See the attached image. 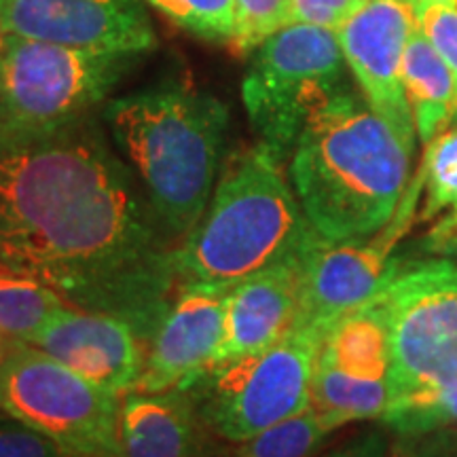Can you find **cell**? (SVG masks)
Instances as JSON below:
<instances>
[{"mask_svg": "<svg viewBox=\"0 0 457 457\" xmlns=\"http://www.w3.org/2000/svg\"><path fill=\"white\" fill-rule=\"evenodd\" d=\"M176 242L94 117L49 134L0 136V262L71 307L148 337L180 288Z\"/></svg>", "mask_w": 457, "mask_h": 457, "instance_id": "6da1fadb", "label": "cell"}, {"mask_svg": "<svg viewBox=\"0 0 457 457\" xmlns=\"http://www.w3.org/2000/svg\"><path fill=\"white\" fill-rule=\"evenodd\" d=\"M413 153L352 85L316 108L288 157L307 220L333 242L364 239L396 214Z\"/></svg>", "mask_w": 457, "mask_h": 457, "instance_id": "7a4b0ae2", "label": "cell"}, {"mask_svg": "<svg viewBox=\"0 0 457 457\" xmlns=\"http://www.w3.org/2000/svg\"><path fill=\"white\" fill-rule=\"evenodd\" d=\"M102 121L176 244L212 199L225 162L228 108L182 81L108 100Z\"/></svg>", "mask_w": 457, "mask_h": 457, "instance_id": "3957f363", "label": "cell"}, {"mask_svg": "<svg viewBox=\"0 0 457 457\" xmlns=\"http://www.w3.org/2000/svg\"><path fill=\"white\" fill-rule=\"evenodd\" d=\"M282 165L262 142L227 159L202 219L174 248L179 286H233L303 254L318 231Z\"/></svg>", "mask_w": 457, "mask_h": 457, "instance_id": "277c9868", "label": "cell"}, {"mask_svg": "<svg viewBox=\"0 0 457 457\" xmlns=\"http://www.w3.org/2000/svg\"><path fill=\"white\" fill-rule=\"evenodd\" d=\"M140 57L9 34L0 54V136L49 134L94 117Z\"/></svg>", "mask_w": 457, "mask_h": 457, "instance_id": "5b68a950", "label": "cell"}, {"mask_svg": "<svg viewBox=\"0 0 457 457\" xmlns=\"http://www.w3.org/2000/svg\"><path fill=\"white\" fill-rule=\"evenodd\" d=\"M322 337L290 328L276 345L212 362L185 390L220 443L239 445L310 409Z\"/></svg>", "mask_w": 457, "mask_h": 457, "instance_id": "8992f818", "label": "cell"}, {"mask_svg": "<svg viewBox=\"0 0 457 457\" xmlns=\"http://www.w3.org/2000/svg\"><path fill=\"white\" fill-rule=\"evenodd\" d=\"M337 34L290 24L250 54L242 100L250 123L270 151L286 163L313 111L350 85Z\"/></svg>", "mask_w": 457, "mask_h": 457, "instance_id": "52a82bcc", "label": "cell"}, {"mask_svg": "<svg viewBox=\"0 0 457 457\" xmlns=\"http://www.w3.org/2000/svg\"><path fill=\"white\" fill-rule=\"evenodd\" d=\"M0 411L71 457H121V398L28 343L0 367Z\"/></svg>", "mask_w": 457, "mask_h": 457, "instance_id": "ba28073f", "label": "cell"}, {"mask_svg": "<svg viewBox=\"0 0 457 457\" xmlns=\"http://www.w3.org/2000/svg\"><path fill=\"white\" fill-rule=\"evenodd\" d=\"M394 398L457 386V262H404L386 286Z\"/></svg>", "mask_w": 457, "mask_h": 457, "instance_id": "9c48e42d", "label": "cell"}, {"mask_svg": "<svg viewBox=\"0 0 457 457\" xmlns=\"http://www.w3.org/2000/svg\"><path fill=\"white\" fill-rule=\"evenodd\" d=\"M421 176L409 182L392 220L375 236L333 242L318 233L303 253L301 296L293 328L313 330L324 339L345 313L377 296L404 265L396 245L413 227L421 197Z\"/></svg>", "mask_w": 457, "mask_h": 457, "instance_id": "30bf717a", "label": "cell"}, {"mask_svg": "<svg viewBox=\"0 0 457 457\" xmlns=\"http://www.w3.org/2000/svg\"><path fill=\"white\" fill-rule=\"evenodd\" d=\"M415 30V0H367L337 30L360 94L415 155L417 131L403 87V57Z\"/></svg>", "mask_w": 457, "mask_h": 457, "instance_id": "8fae6325", "label": "cell"}, {"mask_svg": "<svg viewBox=\"0 0 457 457\" xmlns=\"http://www.w3.org/2000/svg\"><path fill=\"white\" fill-rule=\"evenodd\" d=\"M0 24L13 37L100 54L145 55L157 45L145 0H0Z\"/></svg>", "mask_w": 457, "mask_h": 457, "instance_id": "7c38bea8", "label": "cell"}, {"mask_svg": "<svg viewBox=\"0 0 457 457\" xmlns=\"http://www.w3.org/2000/svg\"><path fill=\"white\" fill-rule=\"evenodd\" d=\"M231 286L187 284L176 290L145 345L142 373L131 392H168L187 386L219 356L225 303Z\"/></svg>", "mask_w": 457, "mask_h": 457, "instance_id": "4fadbf2b", "label": "cell"}, {"mask_svg": "<svg viewBox=\"0 0 457 457\" xmlns=\"http://www.w3.org/2000/svg\"><path fill=\"white\" fill-rule=\"evenodd\" d=\"M102 390H134L145 362V343L123 318L66 305L28 341Z\"/></svg>", "mask_w": 457, "mask_h": 457, "instance_id": "5bb4252c", "label": "cell"}, {"mask_svg": "<svg viewBox=\"0 0 457 457\" xmlns=\"http://www.w3.org/2000/svg\"><path fill=\"white\" fill-rule=\"evenodd\" d=\"M301 262L303 254L231 286L222 343L214 362L267 350L293 328L299 312Z\"/></svg>", "mask_w": 457, "mask_h": 457, "instance_id": "9a60e30c", "label": "cell"}, {"mask_svg": "<svg viewBox=\"0 0 457 457\" xmlns=\"http://www.w3.org/2000/svg\"><path fill=\"white\" fill-rule=\"evenodd\" d=\"M121 457H220L212 432L195 403L180 387L168 392H128L121 398Z\"/></svg>", "mask_w": 457, "mask_h": 457, "instance_id": "2e32d148", "label": "cell"}, {"mask_svg": "<svg viewBox=\"0 0 457 457\" xmlns=\"http://www.w3.org/2000/svg\"><path fill=\"white\" fill-rule=\"evenodd\" d=\"M316 364L364 379H390L392 312L386 290L337 320L324 335Z\"/></svg>", "mask_w": 457, "mask_h": 457, "instance_id": "e0dca14e", "label": "cell"}, {"mask_svg": "<svg viewBox=\"0 0 457 457\" xmlns=\"http://www.w3.org/2000/svg\"><path fill=\"white\" fill-rule=\"evenodd\" d=\"M403 87L413 114L417 140L428 145L457 112V81L417 28L404 49Z\"/></svg>", "mask_w": 457, "mask_h": 457, "instance_id": "ac0fdd59", "label": "cell"}, {"mask_svg": "<svg viewBox=\"0 0 457 457\" xmlns=\"http://www.w3.org/2000/svg\"><path fill=\"white\" fill-rule=\"evenodd\" d=\"M392 400L390 379H364L322 364L313 370L310 409L333 432L353 421L381 420Z\"/></svg>", "mask_w": 457, "mask_h": 457, "instance_id": "d6986e66", "label": "cell"}, {"mask_svg": "<svg viewBox=\"0 0 457 457\" xmlns=\"http://www.w3.org/2000/svg\"><path fill=\"white\" fill-rule=\"evenodd\" d=\"M424 208L421 222H434L424 239L441 237L457 227V112L426 145L420 168Z\"/></svg>", "mask_w": 457, "mask_h": 457, "instance_id": "ffe728a7", "label": "cell"}, {"mask_svg": "<svg viewBox=\"0 0 457 457\" xmlns=\"http://www.w3.org/2000/svg\"><path fill=\"white\" fill-rule=\"evenodd\" d=\"M68 303L43 279L0 262V330L28 343Z\"/></svg>", "mask_w": 457, "mask_h": 457, "instance_id": "44dd1931", "label": "cell"}, {"mask_svg": "<svg viewBox=\"0 0 457 457\" xmlns=\"http://www.w3.org/2000/svg\"><path fill=\"white\" fill-rule=\"evenodd\" d=\"M330 428L312 409L236 445L227 457H316Z\"/></svg>", "mask_w": 457, "mask_h": 457, "instance_id": "7402d4cb", "label": "cell"}, {"mask_svg": "<svg viewBox=\"0 0 457 457\" xmlns=\"http://www.w3.org/2000/svg\"><path fill=\"white\" fill-rule=\"evenodd\" d=\"M381 424L392 434L457 430V386L394 398Z\"/></svg>", "mask_w": 457, "mask_h": 457, "instance_id": "603a6c76", "label": "cell"}, {"mask_svg": "<svg viewBox=\"0 0 457 457\" xmlns=\"http://www.w3.org/2000/svg\"><path fill=\"white\" fill-rule=\"evenodd\" d=\"M170 24L210 43H233L236 0H145Z\"/></svg>", "mask_w": 457, "mask_h": 457, "instance_id": "cb8c5ba5", "label": "cell"}, {"mask_svg": "<svg viewBox=\"0 0 457 457\" xmlns=\"http://www.w3.org/2000/svg\"><path fill=\"white\" fill-rule=\"evenodd\" d=\"M290 24L293 0H236V37L231 47L239 55H250Z\"/></svg>", "mask_w": 457, "mask_h": 457, "instance_id": "d4e9b609", "label": "cell"}, {"mask_svg": "<svg viewBox=\"0 0 457 457\" xmlns=\"http://www.w3.org/2000/svg\"><path fill=\"white\" fill-rule=\"evenodd\" d=\"M415 28L443 57L457 81V0H415Z\"/></svg>", "mask_w": 457, "mask_h": 457, "instance_id": "484cf974", "label": "cell"}, {"mask_svg": "<svg viewBox=\"0 0 457 457\" xmlns=\"http://www.w3.org/2000/svg\"><path fill=\"white\" fill-rule=\"evenodd\" d=\"M0 457H71L51 438L0 411Z\"/></svg>", "mask_w": 457, "mask_h": 457, "instance_id": "4316f807", "label": "cell"}, {"mask_svg": "<svg viewBox=\"0 0 457 457\" xmlns=\"http://www.w3.org/2000/svg\"><path fill=\"white\" fill-rule=\"evenodd\" d=\"M364 4L367 0H293V24L318 26L337 32Z\"/></svg>", "mask_w": 457, "mask_h": 457, "instance_id": "83f0119b", "label": "cell"}, {"mask_svg": "<svg viewBox=\"0 0 457 457\" xmlns=\"http://www.w3.org/2000/svg\"><path fill=\"white\" fill-rule=\"evenodd\" d=\"M386 457H457V430L392 434Z\"/></svg>", "mask_w": 457, "mask_h": 457, "instance_id": "f1b7e54d", "label": "cell"}, {"mask_svg": "<svg viewBox=\"0 0 457 457\" xmlns=\"http://www.w3.org/2000/svg\"><path fill=\"white\" fill-rule=\"evenodd\" d=\"M390 438L392 432L386 426L375 428V430L358 434V436L343 443L341 447L330 449L318 457H386L387 447H390Z\"/></svg>", "mask_w": 457, "mask_h": 457, "instance_id": "f546056e", "label": "cell"}, {"mask_svg": "<svg viewBox=\"0 0 457 457\" xmlns=\"http://www.w3.org/2000/svg\"><path fill=\"white\" fill-rule=\"evenodd\" d=\"M421 250L432 259H445L457 262V227L441 237L421 239Z\"/></svg>", "mask_w": 457, "mask_h": 457, "instance_id": "4dcf8cb0", "label": "cell"}, {"mask_svg": "<svg viewBox=\"0 0 457 457\" xmlns=\"http://www.w3.org/2000/svg\"><path fill=\"white\" fill-rule=\"evenodd\" d=\"M17 343H21V341H15V339H11L9 335H4L3 330H0V367H3V364H4V360H7V358L11 356V352L15 350V347H17Z\"/></svg>", "mask_w": 457, "mask_h": 457, "instance_id": "1f68e13d", "label": "cell"}, {"mask_svg": "<svg viewBox=\"0 0 457 457\" xmlns=\"http://www.w3.org/2000/svg\"><path fill=\"white\" fill-rule=\"evenodd\" d=\"M7 37H9V34L4 32L3 24H0V54H3V49H4V43H7Z\"/></svg>", "mask_w": 457, "mask_h": 457, "instance_id": "d6a6232c", "label": "cell"}, {"mask_svg": "<svg viewBox=\"0 0 457 457\" xmlns=\"http://www.w3.org/2000/svg\"><path fill=\"white\" fill-rule=\"evenodd\" d=\"M220 457H227V453H225V455H220Z\"/></svg>", "mask_w": 457, "mask_h": 457, "instance_id": "836d02e7", "label": "cell"}]
</instances>
